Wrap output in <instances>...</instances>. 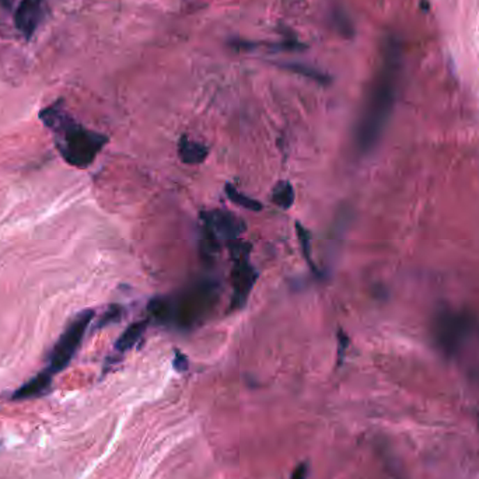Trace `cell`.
<instances>
[{
    "instance_id": "6da1fadb",
    "label": "cell",
    "mask_w": 479,
    "mask_h": 479,
    "mask_svg": "<svg viewBox=\"0 0 479 479\" xmlns=\"http://www.w3.org/2000/svg\"><path fill=\"white\" fill-rule=\"evenodd\" d=\"M400 74L401 47L400 42L391 37L384 45L382 66L372 84L356 127L354 142L359 153H370L382 139L395 104Z\"/></svg>"
},
{
    "instance_id": "7a4b0ae2",
    "label": "cell",
    "mask_w": 479,
    "mask_h": 479,
    "mask_svg": "<svg viewBox=\"0 0 479 479\" xmlns=\"http://www.w3.org/2000/svg\"><path fill=\"white\" fill-rule=\"evenodd\" d=\"M40 119L52 132L61 157L72 167L87 168L108 143L105 135L80 125L66 111L62 100L41 109Z\"/></svg>"
},
{
    "instance_id": "3957f363",
    "label": "cell",
    "mask_w": 479,
    "mask_h": 479,
    "mask_svg": "<svg viewBox=\"0 0 479 479\" xmlns=\"http://www.w3.org/2000/svg\"><path fill=\"white\" fill-rule=\"evenodd\" d=\"M171 320L170 324L181 329H194L203 324L220 299V285L213 279H201L175 296H168Z\"/></svg>"
},
{
    "instance_id": "277c9868",
    "label": "cell",
    "mask_w": 479,
    "mask_h": 479,
    "mask_svg": "<svg viewBox=\"0 0 479 479\" xmlns=\"http://www.w3.org/2000/svg\"><path fill=\"white\" fill-rule=\"evenodd\" d=\"M94 317V310H83L77 315H74V318L68 324V327L63 329V332L52 346L48 356V365L44 370L55 376L63 372L70 365L83 343L84 335Z\"/></svg>"
},
{
    "instance_id": "5b68a950",
    "label": "cell",
    "mask_w": 479,
    "mask_h": 479,
    "mask_svg": "<svg viewBox=\"0 0 479 479\" xmlns=\"http://www.w3.org/2000/svg\"><path fill=\"white\" fill-rule=\"evenodd\" d=\"M475 328L471 314L443 310L433 321V338L437 347L447 356H455L469 340Z\"/></svg>"
},
{
    "instance_id": "8992f818",
    "label": "cell",
    "mask_w": 479,
    "mask_h": 479,
    "mask_svg": "<svg viewBox=\"0 0 479 479\" xmlns=\"http://www.w3.org/2000/svg\"><path fill=\"white\" fill-rule=\"evenodd\" d=\"M231 258L234 261L231 269V285H233V297H231V311L243 308L249 300V296L254 288V283L258 278L257 271L250 264L251 246L249 243L235 240L228 244Z\"/></svg>"
},
{
    "instance_id": "52a82bcc",
    "label": "cell",
    "mask_w": 479,
    "mask_h": 479,
    "mask_svg": "<svg viewBox=\"0 0 479 479\" xmlns=\"http://www.w3.org/2000/svg\"><path fill=\"white\" fill-rule=\"evenodd\" d=\"M42 0H22L15 13V26L26 40H31L42 23Z\"/></svg>"
},
{
    "instance_id": "ba28073f",
    "label": "cell",
    "mask_w": 479,
    "mask_h": 479,
    "mask_svg": "<svg viewBox=\"0 0 479 479\" xmlns=\"http://www.w3.org/2000/svg\"><path fill=\"white\" fill-rule=\"evenodd\" d=\"M207 213L213 224V228L220 238V242H227L230 244L231 242L238 240L240 235L246 231L244 221L231 212L213 210Z\"/></svg>"
},
{
    "instance_id": "9c48e42d",
    "label": "cell",
    "mask_w": 479,
    "mask_h": 479,
    "mask_svg": "<svg viewBox=\"0 0 479 479\" xmlns=\"http://www.w3.org/2000/svg\"><path fill=\"white\" fill-rule=\"evenodd\" d=\"M52 379L54 376L47 370L40 372L13 393L12 401H29L47 395L52 388Z\"/></svg>"
},
{
    "instance_id": "30bf717a",
    "label": "cell",
    "mask_w": 479,
    "mask_h": 479,
    "mask_svg": "<svg viewBox=\"0 0 479 479\" xmlns=\"http://www.w3.org/2000/svg\"><path fill=\"white\" fill-rule=\"evenodd\" d=\"M220 238L213 228L209 213H202V230H201V253L205 260L212 261L220 250Z\"/></svg>"
},
{
    "instance_id": "8fae6325",
    "label": "cell",
    "mask_w": 479,
    "mask_h": 479,
    "mask_svg": "<svg viewBox=\"0 0 479 479\" xmlns=\"http://www.w3.org/2000/svg\"><path fill=\"white\" fill-rule=\"evenodd\" d=\"M209 155V149L206 145L196 142V141H191L188 136H181L180 142H178V156L181 159L182 163L185 164H201L206 160Z\"/></svg>"
},
{
    "instance_id": "7c38bea8",
    "label": "cell",
    "mask_w": 479,
    "mask_h": 479,
    "mask_svg": "<svg viewBox=\"0 0 479 479\" xmlns=\"http://www.w3.org/2000/svg\"><path fill=\"white\" fill-rule=\"evenodd\" d=\"M146 328H148V322L146 321H138V322L131 324L121 333V336L116 339L115 346H113L115 352L119 353V354H123V353L131 350L142 339V336L146 332Z\"/></svg>"
},
{
    "instance_id": "4fadbf2b",
    "label": "cell",
    "mask_w": 479,
    "mask_h": 479,
    "mask_svg": "<svg viewBox=\"0 0 479 479\" xmlns=\"http://www.w3.org/2000/svg\"><path fill=\"white\" fill-rule=\"evenodd\" d=\"M224 191H226V196L237 206H242L247 210H251V212H260L262 210V203L258 202L257 199H253L250 196H247L246 194H243L240 189H237L233 184H226L224 187Z\"/></svg>"
},
{
    "instance_id": "5bb4252c",
    "label": "cell",
    "mask_w": 479,
    "mask_h": 479,
    "mask_svg": "<svg viewBox=\"0 0 479 479\" xmlns=\"http://www.w3.org/2000/svg\"><path fill=\"white\" fill-rule=\"evenodd\" d=\"M272 201L281 209H290L295 203V189L289 181H279L272 191Z\"/></svg>"
},
{
    "instance_id": "9a60e30c",
    "label": "cell",
    "mask_w": 479,
    "mask_h": 479,
    "mask_svg": "<svg viewBox=\"0 0 479 479\" xmlns=\"http://www.w3.org/2000/svg\"><path fill=\"white\" fill-rule=\"evenodd\" d=\"M296 234H297L300 249H301V253H303V257H304L306 262L310 265L311 269H315L314 262H313V256H311V237H310V231L301 223H296Z\"/></svg>"
},
{
    "instance_id": "2e32d148",
    "label": "cell",
    "mask_w": 479,
    "mask_h": 479,
    "mask_svg": "<svg viewBox=\"0 0 479 479\" xmlns=\"http://www.w3.org/2000/svg\"><path fill=\"white\" fill-rule=\"evenodd\" d=\"M283 68L295 72V73H299V74H303L308 79H313L321 84H327L328 83V76H325L324 73H321L320 70H315L313 68H307L306 65H300V63H283Z\"/></svg>"
},
{
    "instance_id": "e0dca14e",
    "label": "cell",
    "mask_w": 479,
    "mask_h": 479,
    "mask_svg": "<svg viewBox=\"0 0 479 479\" xmlns=\"http://www.w3.org/2000/svg\"><path fill=\"white\" fill-rule=\"evenodd\" d=\"M123 317H124V308L121 306H118V304L109 306L107 308V311L98 320V324L95 328H104V327L116 324L123 320Z\"/></svg>"
},
{
    "instance_id": "ac0fdd59",
    "label": "cell",
    "mask_w": 479,
    "mask_h": 479,
    "mask_svg": "<svg viewBox=\"0 0 479 479\" xmlns=\"http://www.w3.org/2000/svg\"><path fill=\"white\" fill-rule=\"evenodd\" d=\"M174 368L178 372H185L188 369V359L185 357V354H182L180 350H175V356H174V361H173Z\"/></svg>"
},
{
    "instance_id": "d6986e66",
    "label": "cell",
    "mask_w": 479,
    "mask_h": 479,
    "mask_svg": "<svg viewBox=\"0 0 479 479\" xmlns=\"http://www.w3.org/2000/svg\"><path fill=\"white\" fill-rule=\"evenodd\" d=\"M306 469H307L306 465L299 466V468L295 471L292 479H306V475H307V471H306Z\"/></svg>"
}]
</instances>
